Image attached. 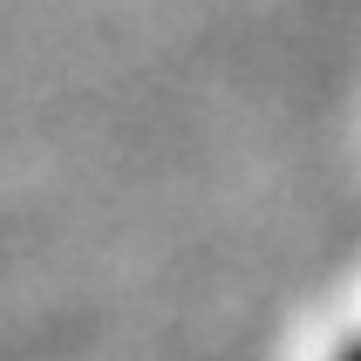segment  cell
I'll return each mask as SVG.
<instances>
[{
  "label": "cell",
  "instance_id": "obj_1",
  "mask_svg": "<svg viewBox=\"0 0 361 361\" xmlns=\"http://www.w3.org/2000/svg\"><path fill=\"white\" fill-rule=\"evenodd\" d=\"M327 361H361V334H348V341L334 348V355H327Z\"/></svg>",
  "mask_w": 361,
  "mask_h": 361
}]
</instances>
